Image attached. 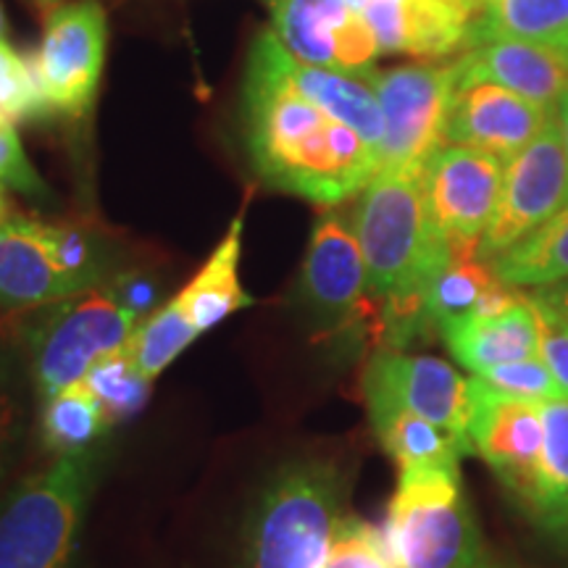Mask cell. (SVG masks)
<instances>
[{"label": "cell", "instance_id": "6", "mask_svg": "<svg viewBox=\"0 0 568 568\" xmlns=\"http://www.w3.org/2000/svg\"><path fill=\"white\" fill-rule=\"evenodd\" d=\"M385 119L379 169H424L445 145V126L456 98L450 63H406L366 77Z\"/></svg>", "mask_w": 568, "mask_h": 568}, {"label": "cell", "instance_id": "19", "mask_svg": "<svg viewBox=\"0 0 568 568\" xmlns=\"http://www.w3.org/2000/svg\"><path fill=\"white\" fill-rule=\"evenodd\" d=\"M439 332L458 364L471 374H485L487 368L510 361L535 358L539 345L537 314L529 295L506 314L493 318L464 316L443 324Z\"/></svg>", "mask_w": 568, "mask_h": 568}, {"label": "cell", "instance_id": "18", "mask_svg": "<svg viewBox=\"0 0 568 568\" xmlns=\"http://www.w3.org/2000/svg\"><path fill=\"white\" fill-rule=\"evenodd\" d=\"M274 61L284 80L295 84L305 98H311L318 109H324L337 122L351 126L364 138V142L372 151L379 155L382 163V142H385V119H382L379 101H376L372 84H364L366 80L351 74H339L332 69H318L311 63L297 61L287 48L282 45L280 38L274 34L272 42Z\"/></svg>", "mask_w": 568, "mask_h": 568}, {"label": "cell", "instance_id": "35", "mask_svg": "<svg viewBox=\"0 0 568 568\" xmlns=\"http://www.w3.org/2000/svg\"><path fill=\"white\" fill-rule=\"evenodd\" d=\"M111 293L119 297V303L126 305L134 316L145 318L151 316L155 308H159V284L142 274L124 276V280H116L111 284Z\"/></svg>", "mask_w": 568, "mask_h": 568}, {"label": "cell", "instance_id": "7", "mask_svg": "<svg viewBox=\"0 0 568 568\" xmlns=\"http://www.w3.org/2000/svg\"><path fill=\"white\" fill-rule=\"evenodd\" d=\"M109 48V19L98 0H71L48 13L40 48L30 55L45 109L84 119L95 105Z\"/></svg>", "mask_w": 568, "mask_h": 568}, {"label": "cell", "instance_id": "33", "mask_svg": "<svg viewBox=\"0 0 568 568\" xmlns=\"http://www.w3.org/2000/svg\"><path fill=\"white\" fill-rule=\"evenodd\" d=\"M0 182L27 197H48V184L27 159L17 126L3 116H0Z\"/></svg>", "mask_w": 568, "mask_h": 568}, {"label": "cell", "instance_id": "15", "mask_svg": "<svg viewBox=\"0 0 568 568\" xmlns=\"http://www.w3.org/2000/svg\"><path fill=\"white\" fill-rule=\"evenodd\" d=\"M556 119V111L497 84L479 82L456 90L445 126L447 145H464L510 161Z\"/></svg>", "mask_w": 568, "mask_h": 568}, {"label": "cell", "instance_id": "41", "mask_svg": "<svg viewBox=\"0 0 568 568\" xmlns=\"http://www.w3.org/2000/svg\"><path fill=\"white\" fill-rule=\"evenodd\" d=\"M0 38H6V11H3V6H0Z\"/></svg>", "mask_w": 568, "mask_h": 568}, {"label": "cell", "instance_id": "28", "mask_svg": "<svg viewBox=\"0 0 568 568\" xmlns=\"http://www.w3.org/2000/svg\"><path fill=\"white\" fill-rule=\"evenodd\" d=\"M84 385L101 400L111 426L138 416L151 397V379L134 366L126 347L98 361L84 376Z\"/></svg>", "mask_w": 568, "mask_h": 568}, {"label": "cell", "instance_id": "42", "mask_svg": "<svg viewBox=\"0 0 568 568\" xmlns=\"http://www.w3.org/2000/svg\"><path fill=\"white\" fill-rule=\"evenodd\" d=\"M560 59H564V63L568 67V53H560Z\"/></svg>", "mask_w": 568, "mask_h": 568}, {"label": "cell", "instance_id": "9", "mask_svg": "<svg viewBox=\"0 0 568 568\" xmlns=\"http://www.w3.org/2000/svg\"><path fill=\"white\" fill-rule=\"evenodd\" d=\"M506 161L464 145H443L426 161V205L450 253H477L500 201Z\"/></svg>", "mask_w": 568, "mask_h": 568}, {"label": "cell", "instance_id": "38", "mask_svg": "<svg viewBox=\"0 0 568 568\" xmlns=\"http://www.w3.org/2000/svg\"><path fill=\"white\" fill-rule=\"evenodd\" d=\"M548 290H550V295L556 297V301L568 311V287H564V284H552V287H548Z\"/></svg>", "mask_w": 568, "mask_h": 568}, {"label": "cell", "instance_id": "3", "mask_svg": "<svg viewBox=\"0 0 568 568\" xmlns=\"http://www.w3.org/2000/svg\"><path fill=\"white\" fill-rule=\"evenodd\" d=\"M343 493L332 464L284 466L247 521L245 568H324L343 521Z\"/></svg>", "mask_w": 568, "mask_h": 568}, {"label": "cell", "instance_id": "11", "mask_svg": "<svg viewBox=\"0 0 568 568\" xmlns=\"http://www.w3.org/2000/svg\"><path fill=\"white\" fill-rule=\"evenodd\" d=\"M366 406H397L414 410L426 422L437 424L471 456L468 437V379L443 358L408 355L403 351H376L364 372Z\"/></svg>", "mask_w": 568, "mask_h": 568}, {"label": "cell", "instance_id": "24", "mask_svg": "<svg viewBox=\"0 0 568 568\" xmlns=\"http://www.w3.org/2000/svg\"><path fill=\"white\" fill-rule=\"evenodd\" d=\"M545 426L537 487L527 514L550 535L568 529V400L539 403Z\"/></svg>", "mask_w": 568, "mask_h": 568}, {"label": "cell", "instance_id": "36", "mask_svg": "<svg viewBox=\"0 0 568 568\" xmlns=\"http://www.w3.org/2000/svg\"><path fill=\"white\" fill-rule=\"evenodd\" d=\"M556 124H558L560 138H564V145H566V153H568V90L564 92V98H560L558 105H556Z\"/></svg>", "mask_w": 568, "mask_h": 568}, {"label": "cell", "instance_id": "10", "mask_svg": "<svg viewBox=\"0 0 568 568\" xmlns=\"http://www.w3.org/2000/svg\"><path fill=\"white\" fill-rule=\"evenodd\" d=\"M366 261L353 226L339 213H324L311 234L301 274V297L308 314L332 332H355L379 311L368 297Z\"/></svg>", "mask_w": 568, "mask_h": 568}, {"label": "cell", "instance_id": "20", "mask_svg": "<svg viewBox=\"0 0 568 568\" xmlns=\"http://www.w3.org/2000/svg\"><path fill=\"white\" fill-rule=\"evenodd\" d=\"M243 232L245 211H240L201 272L193 276V282L180 295H174L201 335L213 329L219 322H224L226 316H232L234 311L253 305V297L245 293L243 282H240Z\"/></svg>", "mask_w": 568, "mask_h": 568}, {"label": "cell", "instance_id": "17", "mask_svg": "<svg viewBox=\"0 0 568 568\" xmlns=\"http://www.w3.org/2000/svg\"><path fill=\"white\" fill-rule=\"evenodd\" d=\"M453 69H456L458 90L489 82L514 90L548 111H556L568 90V67L564 59L556 51L521 40L481 42L453 61Z\"/></svg>", "mask_w": 568, "mask_h": 568}, {"label": "cell", "instance_id": "16", "mask_svg": "<svg viewBox=\"0 0 568 568\" xmlns=\"http://www.w3.org/2000/svg\"><path fill=\"white\" fill-rule=\"evenodd\" d=\"M80 293L55 258L45 222L11 216L0 226V308H42Z\"/></svg>", "mask_w": 568, "mask_h": 568}, {"label": "cell", "instance_id": "1", "mask_svg": "<svg viewBox=\"0 0 568 568\" xmlns=\"http://www.w3.org/2000/svg\"><path fill=\"white\" fill-rule=\"evenodd\" d=\"M272 42V30L255 34L243 77L240 103L253 169L274 190L326 209L364 193L379 172V155L358 132L284 80Z\"/></svg>", "mask_w": 568, "mask_h": 568}, {"label": "cell", "instance_id": "39", "mask_svg": "<svg viewBox=\"0 0 568 568\" xmlns=\"http://www.w3.org/2000/svg\"><path fill=\"white\" fill-rule=\"evenodd\" d=\"M34 3H38L40 9L45 11V13H51L53 9H59V6L63 3V0H34Z\"/></svg>", "mask_w": 568, "mask_h": 568}, {"label": "cell", "instance_id": "37", "mask_svg": "<svg viewBox=\"0 0 568 568\" xmlns=\"http://www.w3.org/2000/svg\"><path fill=\"white\" fill-rule=\"evenodd\" d=\"M11 219V203H9V187L0 182V226Z\"/></svg>", "mask_w": 568, "mask_h": 568}, {"label": "cell", "instance_id": "29", "mask_svg": "<svg viewBox=\"0 0 568 568\" xmlns=\"http://www.w3.org/2000/svg\"><path fill=\"white\" fill-rule=\"evenodd\" d=\"M38 82H34L32 63L0 38V116L11 124L32 122L48 116Z\"/></svg>", "mask_w": 568, "mask_h": 568}, {"label": "cell", "instance_id": "31", "mask_svg": "<svg viewBox=\"0 0 568 568\" xmlns=\"http://www.w3.org/2000/svg\"><path fill=\"white\" fill-rule=\"evenodd\" d=\"M479 379H485L489 387H495L497 393L518 397V400H531V403H548V400H564L560 389L548 372V366L537 358H521L510 361V364H500L487 368L485 374H474Z\"/></svg>", "mask_w": 568, "mask_h": 568}, {"label": "cell", "instance_id": "2", "mask_svg": "<svg viewBox=\"0 0 568 568\" xmlns=\"http://www.w3.org/2000/svg\"><path fill=\"white\" fill-rule=\"evenodd\" d=\"M98 450L55 456L0 500V568H67L98 485Z\"/></svg>", "mask_w": 568, "mask_h": 568}, {"label": "cell", "instance_id": "5", "mask_svg": "<svg viewBox=\"0 0 568 568\" xmlns=\"http://www.w3.org/2000/svg\"><path fill=\"white\" fill-rule=\"evenodd\" d=\"M142 322L111 287H95L67 301L42 305L24 329L30 376L45 400L61 389L80 385L98 361L130 343Z\"/></svg>", "mask_w": 568, "mask_h": 568}, {"label": "cell", "instance_id": "23", "mask_svg": "<svg viewBox=\"0 0 568 568\" xmlns=\"http://www.w3.org/2000/svg\"><path fill=\"white\" fill-rule=\"evenodd\" d=\"M493 274L510 287H552L568 280V205L489 261Z\"/></svg>", "mask_w": 568, "mask_h": 568}, {"label": "cell", "instance_id": "43", "mask_svg": "<svg viewBox=\"0 0 568 568\" xmlns=\"http://www.w3.org/2000/svg\"><path fill=\"white\" fill-rule=\"evenodd\" d=\"M564 539H566V542H568V529H566V535H564Z\"/></svg>", "mask_w": 568, "mask_h": 568}, {"label": "cell", "instance_id": "13", "mask_svg": "<svg viewBox=\"0 0 568 568\" xmlns=\"http://www.w3.org/2000/svg\"><path fill=\"white\" fill-rule=\"evenodd\" d=\"M272 32L297 61L366 80L379 59L366 19L345 0H261Z\"/></svg>", "mask_w": 568, "mask_h": 568}, {"label": "cell", "instance_id": "44", "mask_svg": "<svg viewBox=\"0 0 568 568\" xmlns=\"http://www.w3.org/2000/svg\"><path fill=\"white\" fill-rule=\"evenodd\" d=\"M560 284H564V287H568V280H566V282H560Z\"/></svg>", "mask_w": 568, "mask_h": 568}, {"label": "cell", "instance_id": "21", "mask_svg": "<svg viewBox=\"0 0 568 568\" xmlns=\"http://www.w3.org/2000/svg\"><path fill=\"white\" fill-rule=\"evenodd\" d=\"M368 416H372V426L382 447L400 466V471H410V468L458 471V460L466 456V450L437 424L397 406H374L368 408Z\"/></svg>", "mask_w": 568, "mask_h": 568}, {"label": "cell", "instance_id": "45", "mask_svg": "<svg viewBox=\"0 0 568 568\" xmlns=\"http://www.w3.org/2000/svg\"><path fill=\"white\" fill-rule=\"evenodd\" d=\"M485 3H493V0H485Z\"/></svg>", "mask_w": 568, "mask_h": 568}, {"label": "cell", "instance_id": "40", "mask_svg": "<svg viewBox=\"0 0 568 568\" xmlns=\"http://www.w3.org/2000/svg\"><path fill=\"white\" fill-rule=\"evenodd\" d=\"M345 3L351 6V9H353L355 13H364L366 6H368V0H345Z\"/></svg>", "mask_w": 568, "mask_h": 568}, {"label": "cell", "instance_id": "12", "mask_svg": "<svg viewBox=\"0 0 568 568\" xmlns=\"http://www.w3.org/2000/svg\"><path fill=\"white\" fill-rule=\"evenodd\" d=\"M468 437L474 453L485 458L508 495L527 510L535 497L545 443L539 403L497 393L479 376L468 379Z\"/></svg>", "mask_w": 568, "mask_h": 568}, {"label": "cell", "instance_id": "34", "mask_svg": "<svg viewBox=\"0 0 568 568\" xmlns=\"http://www.w3.org/2000/svg\"><path fill=\"white\" fill-rule=\"evenodd\" d=\"M27 424V397L13 368L0 358V471L9 466Z\"/></svg>", "mask_w": 568, "mask_h": 568}, {"label": "cell", "instance_id": "30", "mask_svg": "<svg viewBox=\"0 0 568 568\" xmlns=\"http://www.w3.org/2000/svg\"><path fill=\"white\" fill-rule=\"evenodd\" d=\"M529 301L537 314V358L548 366L560 395L568 400V311L550 295L548 287H539Z\"/></svg>", "mask_w": 568, "mask_h": 568}, {"label": "cell", "instance_id": "4", "mask_svg": "<svg viewBox=\"0 0 568 568\" xmlns=\"http://www.w3.org/2000/svg\"><path fill=\"white\" fill-rule=\"evenodd\" d=\"M393 568H477L479 529L453 468H410L382 531Z\"/></svg>", "mask_w": 568, "mask_h": 568}, {"label": "cell", "instance_id": "26", "mask_svg": "<svg viewBox=\"0 0 568 568\" xmlns=\"http://www.w3.org/2000/svg\"><path fill=\"white\" fill-rule=\"evenodd\" d=\"M197 335H201L197 326L184 314L180 301L172 297V301L161 303L151 316L142 318L126 343V351H130L134 366L153 382L195 343Z\"/></svg>", "mask_w": 568, "mask_h": 568}, {"label": "cell", "instance_id": "32", "mask_svg": "<svg viewBox=\"0 0 568 568\" xmlns=\"http://www.w3.org/2000/svg\"><path fill=\"white\" fill-rule=\"evenodd\" d=\"M324 568H393L382 531L355 516H343Z\"/></svg>", "mask_w": 568, "mask_h": 568}, {"label": "cell", "instance_id": "22", "mask_svg": "<svg viewBox=\"0 0 568 568\" xmlns=\"http://www.w3.org/2000/svg\"><path fill=\"white\" fill-rule=\"evenodd\" d=\"M493 40H521L558 55L568 53V0H493L471 48Z\"/></svg>", "mask_w": 568, "mask_h": 568}, {"label": "cell", "instance_id": "8", "mask_svg": "<svg viewBox=\"0 0 568 568\" xmlns=\"http://www.w3.org/2000/svg\"><path fill=\"white\" fill-rule=\"evenodd\" d=\"M568 205V153L556 119L506 161L500 201L477 255L493 261Z\"/></svg>", "mask_w": 568, "mask_h": 568}, {"label": "cell", "instance_id": "25", "mask_svg": "<svg viewBox=\"0 0 568 568\" xmlns=\"http://www.w3.org/2000/svg\"><path fill=\"white\" fill-rule=\"evenodd\" d=\"M109 416L92 389L80 382L42 400L40 435L55 456L84 453L109 432Z\"/></svg>", "mask_w": 568, "mask_h": 568}, {"label": "cell", "instance_id": "14", "mask_svg": "<svg viewBox=\"0 0 568 568\" xmlns=\"http://www.w3.org/2000/svg\"><path fill=\"white\" fill-rule=\"evenodd\" d=\"M485 0H368L366 19L379 53L443 61L471 48Z\"/></svg>", "mask_w": 568, "mask_h": 568}, {"label": "cell", "instance_id": "27", "mask_svg": "<svg viewBox=\"0 0 568 568\" xmlns=\"http://www.w3.org/2000/svg\"><path fill=\"white\" fill-rule=\"evenodd\" d=\"M495 280L493 266L477 253H453L447 266L432 282L429 297H426V314L432 326L439 329L447 322L471 314L474 305Z\"/></svg>", "mask_w": 568, "mask_h": 568}]
</instances>
